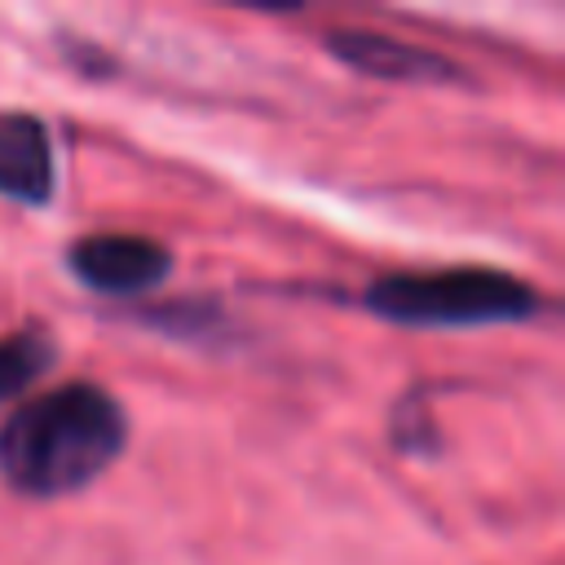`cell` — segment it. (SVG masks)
Masks as SVG:
<instances>
[{"instance_id":"1","label":"cell","mask_w":565,"mask_h":565,"mask_svg":"<svg viewBox=\"0 0 565 565\" xmlns=\"http://www.w3.org/2000/svg\"><path fill=\"white\" fill-rule=\"evenodd\" d=\"M124 441L128 415L106 388H49L0 424V477L22 494L57 499L102 477Z\"/></svg>"},{"instance_id":"2","label":"cell","mask_w":565,"mask_h":565,"mask_svg":"<svg viewBox=\"0 0 565 565\" xmlns=\"http://www.w3.org/2000/svg\"><path fill=\"white\" fill-rule=\"evenodd\" d=\"M366 309L402 327H486L521 322L539 309V291L499 269H433V274H388L371 282Z\"/></svg>"},{"instance_id":"3","label":"cell","mask_w":565,"mask_h":565,"mask_svg":"<svg viewBox=\"0 0 565 565\" xmlns=\"http://www.w3.org/2000/svg\"><path fill=\"white\" fill-rule=\"evenodd\" d=\"M66 260L84 287L110 291V296L146 291L163 282V274L172 269V256L154 238H141V234H88L71 247Z\"/></svg>"},{"instance_id":"4","label":"cell","mask_w":565,"mask_h":565,"mask_svg":"<svg viewBox=\"0 0 565 565\" xmlns=\"http://www.w3.org/2000/svg\"><path fill=\"white\" fill-rule=\"evenodd\" d=\"M327 49L362 71V75H375V79H397V84H459L463 71L433 53V49H419V44H406L397 35H375V31H331Z\"/></svg>"},{"instance_id":"5","label":"cell","mask_w":565,"mask_h":565,"mask_svg":"<svg viewBox=\"0 0 565 565\" xmlns=\"http://www.w3.org/2000/svg\"><path fill=\"white\" fill-rule=\"evenodd\" d=\"M0 194L18 203H49L53 194V141L35 115H0Z\"/></svg>"},{"instance_id":"6","label":"cell","mask_w":565,"mask_h":565,"mask_svg":"<svg viewBox=\"0 0 565 565\" xmlns=\"http://www.w3.org/2000/svg\"><path fill=\"white\" fill-rule=\"evenodd\" d=\"M53 335L44 327H22L0 340V397L22 393L53 366Z\"/></svg>"}]
</instances>
